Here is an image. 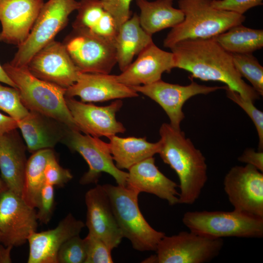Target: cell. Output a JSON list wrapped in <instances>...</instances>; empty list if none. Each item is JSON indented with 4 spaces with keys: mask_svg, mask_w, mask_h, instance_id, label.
<instances>
[{
    "mask_svg": "<svg viewBox=\"0 0 263 263\" xmlns=\"http://www.w3.org/2000/svg\"><path fill=\"white\" fill-rule=\"evenodd\" d=\"M170 50L175 68L189 72L191 77L223 82L243 98L254 102L259 94L247 84L236 69L232 55L213 38L180 41Z\"/></svg>",
    "mask_w": 263,
    "mask_h": 263,
    "instance_id": "cell-1",
    "label": "cell"
},
{
    "mask_svg": "<svg viewBox=\"0 0 263 263\" xmlns=\"http://www.w3.org/2000/svg\"><path fill=\"white\" fill-rule=\"evenodd\" d=\"M153 42L152 35L141 27L138 15L134 14L119 27L115 40L117 64L121 72L146 47Z\"/></svg>",
    "mask_w": 263,
    "mask_h": 263,
    "instance_id": "cell-24",
    "label": "cell"
},
{
    "mask_svg": "<svg viewBox=\"0 0 263 263\" xmlns=\"http://www.w3.org/2000/svg\"><path fill=\"white\" fill-rule=\"evenodd\" d=\"M86 245L84 238L79 235L67 240L60 248L57 256V263H85Z\"/></svg>",
    "mask_w": 263,
    "mask_h": 263,
    "instance_id": "cell-33",
    "label": "cell"
},
{
    "mask_svg": "<svg viewBox=\"0 0 263 263\" xmlns=\"http://www.w3.org/2000/svg\"><path fill=\"white\" fill-rule=\"evenodd\" d=\"M0 82L7 84L9 86L16 88V86L12 80L9 78L2 66L0 64Z\"/></svg>",
    "mask_w": 263,
    "mask_h": 263,
    "instance_id": "cell-42",
    "label": "cell"
},
{
    "mask_svg": "<svg viewBox=\"0 0 263 263\" xmlns=\"http://www.w3.org/2000/svg\"><path fill=\"white\" fill-rule=\"evenodd\" d=\"M173 0H136L140 10V24L148 34L152 35L168 28H173L184 19L182 11L173 7Z\"/></svg>",
    "mask_w": 263,
    "mask_h": 263,
    "instance_id": "cell-25",
    "label": "cell"
},
{
    "mask_svg": "<svg viewBox=\"0 0 263 263\" xmlns=\"http://www.w3.org/2000/svg\"><path fill=\"white\" fill-rule=\"evenodd\" d=\"M223 239L203 236L191 231L165 235L159 242L153 263H205L220 253Z\"/></svg>",
    "mask_w": 263,
    "mask_h": 263,
    "instance_id": "cell-8",
    "label": "cell"
},
{
    "mask_svg": "<svg viewBox=\"0 0 263 263\" xmlns=\"http://www.w3.org/2000/svg\"><path fill=\"white\" fill-rule=\"evenodd\" d=\"M6 189L7 188L5 185L4 184L2 179L0 178V194Z\"/></svg>",
    "mask_w": 263,
    "mask_h": 263,
    "instance_id": "cell-43",
    "label": "cell"
},
{
    "mask_svg": "<svg viewBox=\"0 0 263 263\" xmlns=\"http://www.w3.org/2000/svg\"><path fill=\"white\" fill-rule=\"evenodd\" d=\"M84 239L87 251L85 263H113L112 250L101 240L89 233Z\"/></svg>",
    "mask_w": 263,
    "mask_h": 263,
    "instance_id": "cell-34",
    "label": "cell"
},
{
    "mask_svg": "<svg viewBox=\"0 0 263 263\" xmlns=\"http://www.w3.org/2000/svg\"><path fill=\"white\" fill-rule=\"evenodd\" d=\"M85 224L71 213L52 229L35 232L28 238L29 251L28 263H57L58 252L70 238L79 235Z\"/></svg>",
    "mask_w": 263,
    "mask_h": 263,
    "instance_id": "cell-20",
    "label": "cell"
},
{
    "mask_svg": "<svg viewBox=\"0 0 263 263\" xmlns=\"http://www.w3.org/2000/svg\"><path fill=\"white\" fill-rule=\"evenodd\" d=\"M26 147L16 129L0 136V171L7 188L21 196L27 159Z\"/></svg>",
    "mask_w": 263,
    "mask_h": 263,
    "instance_id": "cell-22",
    "label": "cell"
},
{
    "mask_svg": "<svg viewBox=\"0 0 263 263\" xmlns=\"http://www.w3.org/2000/svg\"><path fill=\"white\" fill-rule=\"evenodd\" d=\"M12 246H5L0 244V263H10L12 262L11 251Z\"/></svg>",
    "mask_w": 263,
    "mask_h": 263,
    "instance_id": "cell-41",
    "label": "cell"
},
{
    "mask_svg": "<svg viewBox=\"0 0 263 263\" xmlns=\"http://www.w3.org/2000/svg\"><path fill=\"white\" fill-rule=\"evenodd\" d=\"M111 153L115 165L120 169H128L134 165L158 153L159 143L148 142L146 138L120 137L116 135L109 138Z\"/></svg>",
    "mask_w": 263,
    "mask_h": 263,
    "instance_id": "cell-26",
    "label": "cell"
},
{
    "mask_svg": "<svg viewBox=\"0 0 263 263\" xmlns=\"http://www.w3.org/2000/svg\"><path fill=\"white\" fill-rule=\"evenodd\" d=\"M128 170L126 186L140 193L155 195L171 206L179 204L178 185L159 170L153 157L134 165Z\"/></svg>",
    "mask_w": 263,
    "mask_h": 263,
    "instance_id": "cell-21",
    "label": "cell"
},
{
    "mask_svg": "<svg viewBox=\"0 0 263 263\" xmlns=\"http://www.w3.org/2000/svg\"><path fill=\"white\" fill-rule=\"evenodd\" d=\"M35 76L67 89L80 72L63 43L53 40L38 51L26 66Z\"/></svg>",
    "mask_w": 263,
    "mask_h": 263,
    "instance_id": "cell-15",
    "label": "cell"
},
{
    "mask_svg": "<svg viewBox=\"0 0 263 263\" xmlns=\"http://www.w3.org/2000/svg\"><path fill=\"white\" fill-rule=\"evenodd\" d=\"M78 6L76 0H49L44 3L28 38L18 47L9 63L16 67L26 66L32 57L67 25L69 16Z\"/></svg>",
    "mask_w": 263,
    "mask_h": 263,
    "instance_id": "cell-7",
    "label": "cell"
},
{
    "mask_svg": "<svg viewBox=\"0 0 263 263\" xmlns=\"http://www.w3.org/2000/svg\"><path fill=\"white\" fill-rule=\"evenodd\" d=\"M17 125L29 151L34 152L52 149L61 142L69 127L57 120L40 113L29 111Z\"/></svg>",
    "mask_w": 263,
    "mask_h": 263,
    "instance_id": "cell-23",
    "label": "cell"
},
{
    "mask_svg": "<svg viewBox=\"0 0 263 263\" xmlns=\"http://www.w3.org/2000/svg\"><path fill=\"white\" fill-rule=\"evenodd\" d=\"M224 190L234 209L263 217V174L246 164L233 167L224 180Z\"/></svg>",
    "mask_w": 263,
    "mask_h": 263,
    "instance_id": "cell-12",
    "label": "cell"
},
{
    "mask_svg": "<svg viewBox=\"0 0 263 263\" xmlns=\"http://www.w3.org/2000/svg\"><path fill=\"white\" fill-rule=\"evenodd\" d=\"M17 128V120L0 113V136Z\"/></svg>",
    "mask_w": 263,
    "mask_h": 263,
    "instance_id": "cell-40",
    "label": "cell"
},
{
    "mask_svg": "<svg viewBox=\"0 0 263 263\" xmlns=\"http://www.w3.org/2000/svg\"><path fill=\"white\" fill-rule=\"evenodd\" d=\"M263 0H211L212 6L217 9L229 11L240 15L249 9L263 4Z\"/></svg>",
    "mask_w": 263,
    "mask_h": 263,
    "instance_id": "cell-37",
    "label": "cell"
},
{
    "mask_svg": "<svg viewBox=\"0 0 263 263\" xmlns=\"http://www.w3.org/2000/svg\"><path fill=\"white\" fill-rule=\"evenodd\" d=\"M231 54H252L263 47V30L237 25L213 38Z\"/></svg>",
    "mask_w": 263,
    "mask_h": 263,
    "instance_id": "cell-28",
    "label": "cell"
},
{
    "mask_svg": "<svg viewBox=\"0 0 263 263\" xmlns=\"http://www.w3.org/2000/svg\"><path fill=\"white\" fill-rule=\"evenodd\" d=\"M227 97L239 105L253 121L259 138L258 150H263V113L254 105V102L243 98L238 92L225 85Z\"/></svg>",
    "mask_w": 263,
    "mask_h": 263,
    "instance_id": "cell-32",
    "label": "cell"
},
{
    "mask_svg": "<svg viewBox=\"0 0 263 263\" xmlns=\"http://www.w3.org/2000/svg\"><path fill=\"white\" fill-rule=\"evenodd\" d=\"M37 211L22 197L7 188L0 194V243L17 247L28 241L37 231Z\"/></svg>",
    "mask_w": 263,
    "mask_h": 263,
    "instance_id": "cell-11",
    "label": "cell"
},
{
    "mask_svg": "<svg viewBox=\"0 0 263 263\" xmlns=\"http://www.w3.org/2000/svg\"><path fill=\"white\" fill-rule=\"evenodd\" d=\"M240 162L253 166L261 172L263 171V151H256L252 148L246 149L238 158Z\"/></svg>",
    "mask_w": 263,
    "mask_h": 263,
    "instance_id": "cell-39",
    "label": "cell"
},
{
    "mask_svg": "<svg viewBox=\"0 0 263 263\" xmlns=\"http://www.w3.org/2000/svg\"><path fill=\"white\" fill-rule=\"evenodd\" d=\"M55 155L52 149H44L33 152L27 160L21 197L32 207H37L41 190L45 184V167Z\"/></svg>",
    "mask_w": 263,
    "mask_h": 263,
    "instance_id": "cell-27",
    "label": "cell"
},
{
    "mask_svg": "<svg viewBox=\"0 0 263 263\" xmlns=\"http://www.w3.org/2000/svg\"><path fill=\"white\" fill-rule=\"evenodd\" d=\"M112 0H101V1L102 2H108V1H111Z\"/></svg>",
    "mask_w": 263,
    "mask_h": 263,
    "instance_id": "cell-44",
    "label": "cell"
},
{
    "mask_svg": "<svg viewBox=\"0 0 263 263\" xmlns=\"http://www.w3.org/2000/svg\"><path fill=\"white\" fill-rule=\"evenodd\" d=\"M73 29L91 31L100 21L106 10L101 0H80Z\"/></svg>",
    "mask_w": 263,
    "mask_h": 263,
    "instance_id": "cell-30",
    "label": "cell"
},
{
    "mask_svg": "<svg viewBox=\"0 0 263 263\" xmlns=\"http://www.w3.org/2000/svg\"><path fill=\"white\" fill-rule=\"evenodd\" d=\"M63 43L80 72L110 74L117 64L114 43L88 30L73 29Z\"/></svg>",
    "mask_w": 263,
    "mask_h": 263,
    "instance_id": "cell-10",
    "label": "cell"
},
{
    "mask_svg": "<svg viewBox=\"0 0 263 263\" xmlns=\"http://www.w3.org/2000/svg\"><path fill=\"white\" fill-rule=\"evenodd\" d=\"M182 222L189 231L210 238L263 237V217L234 209L188 211Z\"/></svg>",
    "mask_w": 263,
    "mask_h": 263,
    "instance_id": "cell-6",
    "label": "cell"
},
{
    "mask_svg": "<svg viewBox=\"0 0 263 263\" xmlns=\"http://www.w3.org/2000/svg\"><path fill=\"white\" fill-rule=\"evenodd\" d=\"M55 207L54 187L45 184L41 190L36 208L38 220L42 223L48 224L52 216Z\"/></svg>",
    "mask_w": 263,
    "mask_h": 263,
    "instance_id": "cell-36",
    "label": "cell"
},
{
    "mask_svg": "<svg viewBox=\"0 0 263 263\" xmlns=\"http://www.w3.org/2000/svg\"><path fill=\"white\" fill-rule=\"evenodd\" d=\"M157 103L168 116L170 125L176 129H180V124L185 118L182 109L185 103L190 98L198 94H207L225 86H207L191 80L183 86L166 82L161 79L153 83L130 87Z\"/></svg>",
    "mask_w": 263,
    "mask_h": 263,
    "instance_id": "cell-13",
    "label": "cell"
},
{
    "mask_svg": "<svg viewBox=\"0 0 263 263\" xmlns=\"http://www.w3.org/2000/svg\"><path fill=\"white\" fill-rule=\"evenodd\" d=\"M72 151L79 153L89 166L88 170L80 179L81 185L97 182L103 172L113 177L118 185L126 186L128 172L116 167L109 143L78 130L68 128L62 142Z\"/></svg>",
    "mask_w": 263,
    "mask_h": 263,
    "instance_id": "cell-9",
    "label": "cell"
},
{
    "mask_svg": "<svg viewBox=\"0 0 263 263\" xmlns=\"http://www.w3.org/2000/svg\"><path fill=\"white\" fill-rule=\"evenodd\" d=\"M43 0H0V41L18 46L28 38Z\"/></svg>",
    "mask_w": 263,
    "mask_h": 263,
    "instance_id": "cell-16",
    "label": "cell"
},
{
    "mask_svg": "<svg viewBox=\"0 0 263 263\" xmlns=\"http://www.w3.org/2000/svg\"><path fill=\"white\" fill-rule=\"evenodd\" d=\"M102 186L123 238L129 239L135 250L155 251L165 234L152 228L141 213L138 203L140 192L127 186Z\"/></svg>",
    "mask_w": 263,
    "mask_h": 263,
    "instance_id": "cell-5",
    "label": "cell"
},
{
    "mask_svg": "<svg viewBox=\"0 0 263 263\" xmlns=\"http://www.w3.org/2000/svg\"><path fill=\"white\" fill-rule=\"evenodd\" d=\"M159 134L158 153L179 180V204H193L207 180L206 158L181 129L164 123L160 127Z\"/></svg>",
    "mask_w": 263,
    "mask_h": 263,
    "instance_id": "cell-2",
    "label": "cell"
},
{
    "mask_svg": "<svg viewBox=\"0 0 263 263\" xmlns=\"http://www.w3.org/2000/svg\"><path fill=\"white\" fill-rule=\"evenodd\" d=\"M45 182L54 187H64L72 179L71 171L61 167L57 160L56 156L48 162L44 170Z\"/></svg>",
    "mask_w": 263,
    "mask_h": 263,
    "instance_id": "cell-35",
    "label": "cell"
},
{
    "mask_svg": "<svg viewBox=\"0 0 263 263\" xmlns=\"http://www.w3.org/2000/svg\"><path fill=\"white\" fill-rule=\"evenodd\" d=\"M132 0H112L102 2L104 8L113 17L119 27L131 17L130 5Z\"/></svg>",
    "mask_w": 263,
    "mask_h": 263,
    "instance_id": "cell-38",
    "label": "cell"
},
{
    "mask_svg": "<svg viewBox=\"0 0 263 263\" xmlns=\"http://www.w3.org/2000/svg\"><path fill=\"white\" fill-rule=\"evenodd\" d=\"M85 201L88 233L101 240L112 250L119 245L123 236L103 186L97 185L88 190Z\"/></svg>",
    "mask_w": 263,
    "mask_h": 263,
    "instance_id": "cell-17",
    "label": "cell"
},
{
    "mask_svg": "<svg viewBox=\"0 0 263 263\" xmlns=\"http://www.w3.org/2000/svg\"><path fill=\"white\" fill-rule=\"evenodd\" d=\"M0 110L17 121L23 118L29 113L21 102L18 89L0 84Z\"/></svg>",
    "mask_w": 263,
    "mask_h": 263,
    "instance_id": "cell-31",
    "label": "cell"
},
{
    "mask_svg": "<svg viewBox=\"0 0 263 263\" xmlns=\"http://www.w3.org/2000/svg\"></svg>",
    "mask_w": 263,
    "mask_h": 263,
    "instance_id": "cell-45",
    "label": "cell"
},
{
    "mask_svg": "<svg viewBox=\"0 0 263 263\" xmlns=\"http://www.w3.org/2000/svg\"><path fill=\"white\" fill-rule=\"evenodd\" d=\"M138 96L132 88L118 82L115 75L94 73L80 72L76 82L65 93V96H78L83 102H102Z\"/></svg>",
    "mask_w": 263,
    "mask_h": 263,
    "instance_id": "cell-19",
    "label": "cell"
},
{
    "mask_svg": "<svg viewBox=\"0 0 263 263\" xmlns=\"http://www.w3.org/2000/svg\"><path fill=\"white\" fill-rule=\"evenodd\" d=\"M67 107L80 132L94 137L107 138L124 133L123 125L116 118V113L123 106L120 99L110 105L98 106L65 96Z\"/></svg>",
    "mask_w": 263,
    "mask_h": 263,
    "instance_id": "cell-14",
    "label": "cell"
},
{
    "mask_svg": "<svg viewBox=\"0 0 263 263\" xmlns=\"http://www.w3.org/2000/svg\"><path fill=\"white\" fill-rule=\"evenodd\" d=\"M175 68L173 54L160 49L152 42L115 76L118 82L129 87L146 85L161 80L164 73H169Z\"/></svg>",
    "mask_w": 263,
    "mask_h": 263,
    "instance_id": "cell-18",
    "label": "cell"
},
{
    "mask_svg": "<svg viewBox=\"0 0 263 263\" xmlns=\"http://www.w3.org/2000/svg\"><path fill=\"white\" fill-rule=\"evenodd\" d=\"M211 2V0H179V9L184 19L169 32L164 40V46L170 48L186 40L213 38L245 20L244 15L216 9Z\"/></svg>",
    "mask_w": 263,
    "mask_h": 263,
    "instance_id": "cell-3",
    "label": "cell"
},
{
    "mask_svg": "<svg viewBox=\"0 0 263 263\" xmlns=\"http://www.w3.org/2000/svg\"><path fill=\"white\" fill-rule=\"evenodd\" d=\"M2 67L16 85L22 103L29 111L40 113L71 129L79 131L66 105V89L38 78L27 66L16 67L7 63Z\"/></svg>",
    "mask_w": 263,
    "mask_h": 263,
    "instance_id": "cell-4",
    "label": "cell"
},
{
    "mask_svg": "<svg viewBox=\"0 0 263 263\" xmlns=\"http://www.w3.org/2000/svg\"><path fill=\"white\" fill-rule=\"evenodd\" d=\"M233 64L260 95H263V67L252 54H231Z\"/></svg>",
    "mask_w": 263,
    "mask_h": 263,
    "instance_id": "cell-29",
    "label": "cell"
}]
</instances>
